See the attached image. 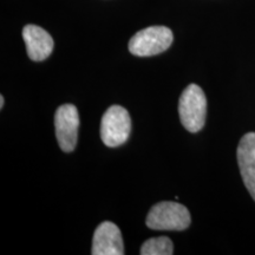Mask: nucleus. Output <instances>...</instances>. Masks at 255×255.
Returning a JSON list of instances; mask_svg holds the SVG:
<instances>
[{"mask_svg":"<svg viewBox=\"0 0 255 255\" xmlns=\"http://www.w3.org/2000/svg\"><path fill=\"white\" fill-rule=\"evenodd\" d=\"M23 38L26 44L27 55L34 62L45 60L53 51L52 37L37 25H26L23 28Z\"/></svg>","mask_w":255,"mask_h":255,"instance_id":"nucleus-8","label":"nucleus"},{"mask_svg":"<svg viewBox=\"0 0 255 255\" xmlns=\"http://www.w3.org/2000/svg\"><path fill=\"white\" fill-rule=\"evenodd\" d=\"M4 103H5L4 96H0V109H2V108H4Z\"/></svg>","mask_w":255,"mask_h":255,"instance_id":"nucleus-10","label":"nucleus"},{"mask_svg":"<svg viewBox=\"0 0 255 255\" xmlns=\"http://www.w3.org/2000/svg\"><path fill=\"white\" fill-rule=\"evenodd\" d=\"M189 225V210L181 203L170 201L155 205L146 216V226L155 231H184Z\"/></svg>","mask_w":255,"mask_h":255,"instance_id":"nucleus-2","label":"nucleus"},{"mask_svg":"<svg viewBox=\"0 0 255 255\" xmlns=\"http://www.w3.org/2000/svg\"><path fill=\"white\" fill-rule=\"evenodd\" d=\"M55 128L58 144L63 151L71 152L78 139L79 115L75 105L64 104L55 115Z\"/></svg>","mask_w":255,"mask_h":255,"instance_id":"nucleus-5","label":"nucleus"},{"mask_svg":"<svg viewBox=\"0 0 255 255\" xmlns=\"http://www.w3.org/2000/svg\"><path fill=\"white\" fill-rule=\"evenodd\" d=\"M173 253V242L167 237L149 239L141 248L142 255H171Z\"/></svg>","mask_w":255,"mask_h":255,"instance_id":"nucleus-9","label":"nucleus"},{"mask_svg":"<svg viewBox=\"0 0 255 255\" xmlns=\"http://www.w3.org/2000/svg\"><path fill=\"white\" fill-rule=\"evenodd\" d=\"M92 255H123L124 245L120 228L105 221L96 228L92 239Z\"/></svg>","mask_w":255,"mask_h":255,"instance_id":"nucleus-6","label":"nucleus"},{"mask_svg":"<svg viewBox=\"0 0 255 255\" xmlns=\"http://www.w3.org/2000/svg\"><path fill=\"white\" fill-rule=\"evenodd\" d=\"M238 163L245 186L255 201V132L246 133L238 146Z\"/></svg>","mask_w":255,"mask_h":255,"instance_id":"nucleus-7","label":"nucleus"},{"mask_svg":"<svg viewBox=\"0 0 255 255\" xmlns=\"http://www.w3.org/2000/svg\"><path fill=\"white\" fill-rule=\"evenodd\" d=\"M131 130L130 115L120 105H113L105 111L101 122V137L107 146L122 145L129 138Z\"/></svg>","mask_w":255,"mask_h":255,"instance_id":"nucleus-4","label":"nucleus"},{"mask_svg":"<svg viewBox=\"0 0 255 255\" xmlns=\"http://www.w3.org/2000/svg\"><path fill=\"white\" fill-rule=\"evenodd\" d=\"M178 114L188 131L197 132L202 129L206 122L207 100L199 85L190 84L184 89L178 102Z\"/></svg>","mask_w":255,"mask_h":255,"instance_id":"nucleus-1","label":"nucleus"},{"mask_svg":"<svg viewBox=\"0 0 255 255\" xmlns=\"http://www.w3.org/2000/svg\"><path fill=\"white\" fill-rule=\"evenodd\" d=\"M173 32L165 26H151L138 31L129 41V50L138 57L155 56L168 50L173 43Z\"/></svg>","mask_w":255,"mask_h":255,"instance_id":"nucleus-3","label":"nucleus"}]
</instances>
